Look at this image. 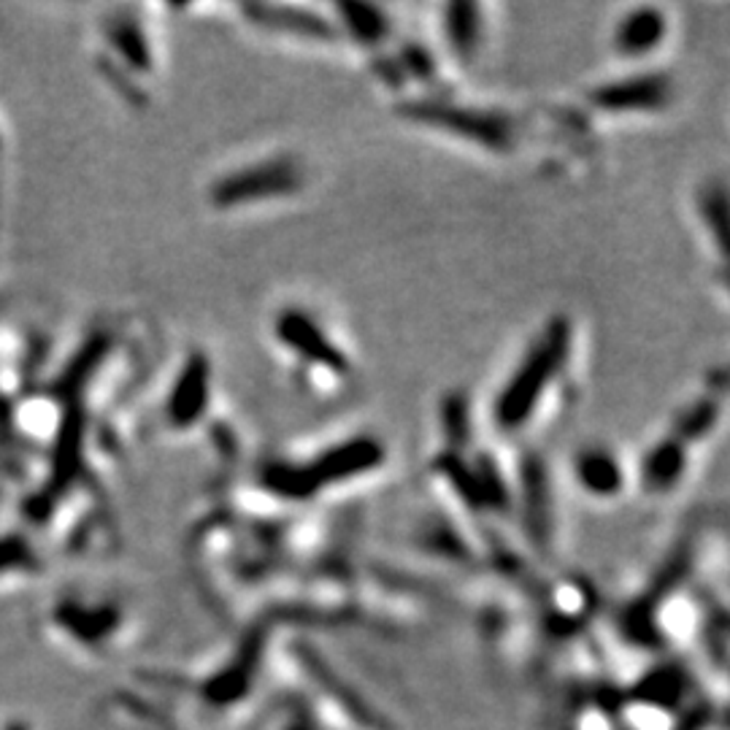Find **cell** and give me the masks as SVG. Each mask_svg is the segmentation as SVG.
Wrapping results in <instances>:
<instances>
[{
  "label": "cell",
  "instance_id": "cell-1",
  "mask_svg": "<svg viewBox=\"0 0 730 730\" xmlns=\"http://www.w3.org/2000/svg\"><path fill=\"white\" fill-rule=\"evenodd\" d=\"M573 325L555 316L544 325L493 404L495 430L525 439L538 425L555 420L571 395Z\"/></svg>",
  "mask_w": 730,
  "mask_h": 730
},
{
  "label": "cell",
  "instance_id": "cell-2",
  "mask_svg": "<svg viewBox=\"0 0 730 730\" xmlns=\"http://www.w3.org/2000/svg\"><path fill=\"white\" fill-rule=\"evenodd\" d=\"M385 463L382 444L376 439H350L344 444L328 447L314 458L271 460L260 469L257 482L262 493L273 501H309L336 484H350L376 471Z\"/></svg>",
  "mask_w": 730,
  "mask_h": 730
},
{
  "label": "cell",
  "instance_id": "cell-3",
  "mask_svg": "<svg viewBox=\"0 0 730 730\" xmlns=\"http://www.w3.org/2000/svg\"><path fill=\"white\" fill-rule=\"evenodd\" d=\"M273 341H279L303 382L316 393H339L355 376V365L331 328L309 309H285L273 320Z\"/></svg>",
  "mask_w": 730,
  "mask_h": 730
},
{
  "label": "cell",
  "instance_id": "cell-4",
  "mask_svg": "<svg viewBox=\"0 0 730 730\" xmlns=\"http://www.w3.org/2000/svg\"><path fill=\"white\" fill-rule=\"evenodd\" d=\"M95 65L122 98L141 100L143 85L158 76V55L147 22L133 11H117L95 30Z\"/></svg>",
  "mask_w": 730,
  "mask_h": 730
},
{
  "label": "cell",
  "instance_id": "cell-5",
  "mask_svg": "<svg viewBox=\"0 0 730 730\" xmlns=\"http://www.w3.org/2000/svg\"><path fill=\"white\" fill-rule=\"evenodd\" d=\"M303 173L307 171L290 154L257 160V163H249L244 169L230 171L227 176L217 179L208 187V201L219 212L260 206V203L301 193Z\"/></svg>",
  "mask_w": 730,
  "mask_h": 730
},
{
  "label": "cell",
  "instance_id": "cell-6",
  "mask_svg": "<svg viewBox=\"0 0 730 730\" xmlns=\"http://www.w3.org/2000/svg\"><path fill=\"white\" fill-rule=\"evenodd\" d=\"M212 406V368L203 355H190L165 395L163 420L173 433H187L206 420Z\"/></svg>",
  "mask_w": 730,
  "mask_h": 730
},
{
  "label": "cell",
  "instance_id": "cell-7",
  "mask_svg": "<svg viewBox=\"0 0 730 730\" xmlns=\"http://www.w3.org/2000/svg\"><path fill=\"white\" fill-rule=\"evenodd\" d=\"M674 85L666 74H633L592 89L588 104L592 109L622 117V114L663 111L672 104Z\"/></svg>",
  "mask_w": 730,
  "mask_h": 730
},
{
  "label": "cell",
  "instance_id": "cell-8",
  "mask_svg": "<svg viewBox=\"0 0 730 730\" xmlns=\"http://www.w3.org/2000/svg\"><path fill=\"white\" fill-rule=\"evenodd\" d=\"M668 39V17L655 6L627 11L620 17L612 33V46L620 57L644 60L652 57Z\"/></svg>",
  "mask_w": 730,
  "mask_h": 730
},
{
  "label": "cell",
  "instance_id": "cell-9",
  "mask_svg": "<svg viewBox=\"0 0 730 730\" xmlns=\"http://www.w3.org/2000/svg\"><path fill=\"white\" fill-rule=\"evenodd\" d=\"M484 6L454 3L441 9V39L447 52L458 65L476 63L479 55L487 46V20H484Z\"/></svg>",
  "mask_w": 730,
  "mask_h": 730
},
{
  "label": "cell",
  "instance_id": "cell-10",
  "mask_svg": "<svg viewBox=\"0 0 730 730\" xmlns=\"http://www.w3.org/2000/svg\"><path fill=\"white\" fill-rule=\"evenodd\" d=\"M571 474L582 493L592 495V498H614L625 487V469H622L620 454L609 447H584L577 452L571 465Z\"/></svg>",
  "mask_w": 730,
  "mask_h": 730
}]
</instances>
